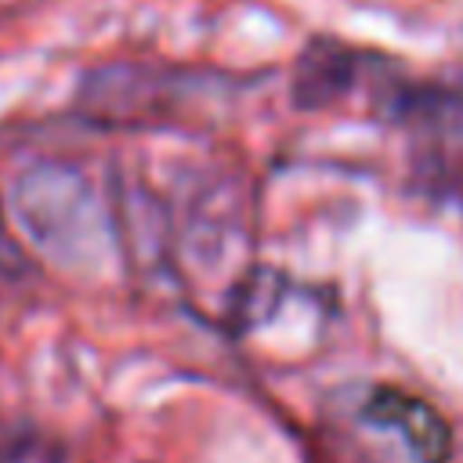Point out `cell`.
<instances>
[{"mask_svg": "<svg viewBox=\"0 0 463 463\" xmlns=\"http://www.w3.org/2000/svg\"><path fill=\"white\" fill-rule=\"evenodd\" d=\"M14 217L61 264H90L105 246V213L80 166L43 159L14 181Z\"/></svg>", "mask_w": 463, "mask_h": 463, "instance_id": "cell-1", "label": "cell"}, {"mask_svg": "<svg viewBox=\"0 0 463 463\" xmlns=\"http://www.w3.org/2000/svg\"><path fill=\"white\" fill-rule=\"evenodd\" d=\"M362 416L365 423L394 427L420 463H449L452 456V430L445 416L416 394H405L398 387H376L365 398Z\"/></svg>", "mask_w": 463, "mask_h": 463, "instance_id": "cell-2", "label": "cell"}, {"mask_svg": "<svg viewBox=\"0 0 463 463\" xmlns=\"http://www.w3.org/2000/svg\"><path fill=\"white\" fill-rule=\"evenodd\" d=\"M358 76V54L336 40H311L293 69V101L300 109H322L351 90Z\"/></svg>", "mask_w": 463, "mask_h": 463, "instance_id": "cell-3", "label": "cell"}, {"mask_svg": "<svg viewBox=\"0 0 463 463\" xmlns=\"http://www.w3.org/2000/svg\"><path fill=\"white\" fill-rule=\"evenodd\" d=\"M61 449L40 434H18L0 445V463H61Z\"/></svg>", "mask_w": 463, "mask_h": 463, "instance_id": "cell-4", "label": "cell"}, {"mask_svg": "<svg viewBox=\"0 0 463 463\" xmlns=\"http://www.w3.org/2000/svg\"><path fill=\"white\" fill-rule=\"evenodd\" d=\"M25 271V253L18 250V242L11 239L4 217H0V275H18Z\"/></svg>", "mask_w": 463, "mask_h": 463, "instance_id": "cell-5", "label": "cell"}]
</instances>
